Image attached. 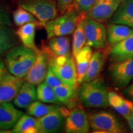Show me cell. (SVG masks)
<instances>
[{"mask_svg":"<svg viewBox=\"0 0 133 133\" xmlns=\"http://www.w3.org/2000/svg\"><path fill=\"white\" fill-rule=\"evenodd\" d=\"M38 51L24 44H17L13 47L6 56V65L9 73L17 77L24 78L35 61Z\"/></svg>","mask_w":133,"mask_h":133,"instance_id":"cell-1","label":"cell"},{"mask_svg":"<svg viewBox=\"0 0 133 133\" xmlns=\"http://www.w3.org/2000/svg\"><path fill=\"white\" fill-rule=\"evenodd\" d=\"M108 91L101 79L82 83L79 97L83 105L89 108H101L109 105Z\"/></svg>","mask_w":133,"mask_h":133,"instance_id":"cell-2","label":"cell"},{"mask_svg":"<svg viewBox=\"0 0 133 133\" xmlns=\"http://www.w3.org/2000/svg\"><path fill=\"white\" fill-rule=\"evenodd\" d=\"M81 14H79L74 8L63 13L61 16L56 17L48 22L45 27L47 37L66 36L74 32Z\"/></svg>","mask_w":133,"mask_h":133,"instance_id":"cell-3","label":"cell"},{"mask_svg":"<svg viewBox=\"0 0 133 133\" xmlns=\"http://www.w3.org/2000/svg\"><path fill=\"white\" fill-rule=\"evenodd\" d=\"M49 66L63 83L77 88L78 85L75 62L71 54L67 56H48Z\"/></svg>","mask_w":133,"mask_h":133,"instance_id":"cell-4","label":"cell"},{"mask_svg":"<svg viewBox=\"0 0 133 133\" xmlns=\"http://www.w3.org/2000/svg\"><path fill=\"white\" fill-rule=\"evenodd\" d=\"M19 5L31 13L43 26L57 15V6L54 0H19Z\"/></svg>","mask_w":133,"mask_h":133,"instance_id":"cell-5","label":"cell"},{"mask_svg":"<svg viewBox=\"0 0 133 133\" xmlns=\"http://www.w3.org/2000/svg\"><path fill=\"white\" fill-rule=\"evenodd\" d=\"M89 126L94 132L120 133L124 132L123 126L112 113L102 111L88 115Z\"/></svg>","mask_w":133,"mask_h":133,"instance_id":"cell-6","label":"cell"},{"mask_svg":"<svg viewBox=\"0 0 133 133\" xmlns=\"http://www.w3.org/2000/svg\"><path fill=\"white\" fill-rule=\"evenodd\" d=\"M84 28L86 45L96 49H104L107 44V32L102 23L86 17Z\"/></svg>","mask_w":133,"mask_h":133,"instance_id":"cell-7","label":"cell"},{"mask_svg":"<svg viewBox=\"0 0 133 133\" xmlns=\"http://www.w3.org/2000/svg\"><path fill=\"white\" fill-rule=\"evenodd\" d=\"M64 129L67 133H87L89 126L88 115L81 107H75L66 115Z\"/></svg>","mask_w":133,"mask_h":133,"instance_id":"cell-8","label":"cell"},{"mask_svg":"<svg viewBox=\"0 0 133 133\" xmlns=\"http://www.w3.org/2000/svg\"><path fill=\"white\" fill-rule=\"evenodd\" d=\"M113 82L119 89L126 88L133 80V58L115 62L109 68Z\"/></svg>","mask_w":133,"mask_h":133,"instance_id":"cell-9","label":"cell"},{"mask_svg":"<svg viewBox=\"0 0 133 133\" xmlns=\"http://www.w3.org/2000/svg\"><path fill=\"white\" fill-rule=\"evenodd\" d=\"M49 61L45 51H39L37 57L24 78L25 81L33 85H39L45 79Z\"/></svg>","mask_w":133,"mask_h":133,"instance_id":"cell-10","label":"cell"},{"mask_svg":"<svg viewBox=\"0 0 133 133\" xmlns=\"http://www.w3.org/2000/svg\"><path fill=\"white\" fill-rule=\"evenodd\" d=\"M123 0H96L92 9L86 17L100 22L111 19Z\"/></svg>","mask_w":133,"mask_h":133,"instance_id":"cell-11","label":"cell"},{"mask_svg":"<svg viewBox=\"0 0 133 133\" xmlns=\"http://www.w3.org/2000/svg\"><path fill=\"white\" fill-rule=\"evenodd\" d=\"M24 79L13 75L7 70L0 80V104L14 100Z\"/></svg>","mask_w":133,"mask_h":133,"instance_id":"cell-12","label":"cell"},{"mask_svg":"<svg viewBox=\"0 0 133 133\" xmlns=\"http://www.w3.org/2000/svg\"><path fill=\"white\" fill-rule=\"evenodd\" d=\"M61 109L36 118L39 133H55L61 131L65 122V116L61 112Z\"/></svg>","mask_w":133,"mask_h":133,"instance_id":"cell-13","label":"cell"},{"mask_svg":"<svg viewBox=\"0 0 133 133\" xmlns=\"http://www.w3.org/2000/svg\"><path fill=\"white\" fill-rule=\"evenodd\" d=\"M23 114L10 102L0 104V129L8 130L13 128Z\"/></svg>","mask_w":133,"mask_h":133,"instance_id":"cell-14","label":"cell"},{"mask_svg":"<svg viewBox=\"0 0 133 133\" xmlns=\"http://www.w3.org/2000/svg\"><path fill=\"white\" fill-rule=\"evenodd\" d=\"M110 57L115 62H123L133 58V33L112 46Z\"/></svg>","mask_w":133,"mask_h":133,"instance_id":"cell-15","label":"cell"},{"mask_svg":"<svg viewBox=\"0 0 133 133\" xmlns=\"http://www.w3.org/2000/svg\"><path fill=\"white\" fill-rule=\"evenodd\" d=\"M37 99L35 85L24 81L14 99V104L21 109H26Z\"/></svg>","mask_w":133,"mask_h":133,"instance_id":"cell-16","label":"cell"},{"mask_svg":"<svg viewBox=\"0 0 133 133\" xmlns=\"http://www.w3.org/2000/svg\"><path fill=\"white\" fill-rule=\"evenodd\" d=\"M113 24L133 26V0H123L111 18Z\"/></svg>","mask_w":133,"mask_h":133,"instance_id":"cell-17","label":"cell"},{"mask_svg":"<svg viewBox=\"0 0 133 133\" xmlns=\"http://www.w3.org/2000/svg\"><path fill=\"white\" fill-rule=\"evenodd\" d=\"M109 105L126 119L128 118L133 111V102L114 91L109 92Z\"/></svg>","mask_w":133,"mask_h":133,"instance_id":"cell-18","label":"cell"},{"mask_svg":"<svg viewBox=\"0 0 133 133\" xmlns=\"http://www.w3.org/2000/svg\"><path fill=\"white\" fill-rule=\"evenodd\" d=\"M38 26H43L40 22H30L19 26L16 33L22 44L31 48L35 51H38L35 42V31Z\"/></svg>","mask_w":133,"mask_h":133,"instance_id":"cell-19","label":"cell"},{"mask_svg":"<svg viewBox=\"0 0 133 133\" xmlns=\"http://www.w3.org/2000/svg\"><path fill=\"white\" fill-rule=\"evenodd\" d=\"M92 55V50L88 45H85L74 56L78 82L81 84L89 66Z\"/></svg>","mask_w":133,"mask_h":133,"instance_id":"cell-20","label":"cell"},{"mask_svg":"<svg viewBox=\"0 0 133 133\" xmlns=\"http://www.w3.org/2000/svg\"><path fill=\"white\" fill-rule=\"evenodd\" d=\"M48 56H63L70 54V39L66 36H54L49 39Z\"/></svg>","mask_w":133,"mask_h":133,"instance_id":"cell-21","label":"cell"},{"mask_svg":"<svg viewBox=\"0 0 133 133\" xmlns=\"http://www.w3.org/2000/svg\"><path fill=\"white\" fill-rule=\"evenodd\" d=\"M107 43L112 47L133 33L131 26L123 24H110L107 30Z\"/></svg>","mask_w":133,"mask_h":133,"instance_id":"cell-22","label":"cell"},{"mask_svg":"<svg viewBox=\"0 0 133 133\" xmlns=\"http://www.w3.org/2000/svg\"><path fill=\"white\" fill-rule=\"evenodd\" d=\"M105 61L106 56L103 52L96 51L92 53L83 82L92 81L98 78L104 68Z\"/></svg>","mask_w":133,"mask_h":133,"instance_id":"cell-23","label":"cell"},{"mask_svg":"<svg viewBox=\"0 0 133 133\" xmlns=\"http://www.w3.org/2000/svg\"><path fill=\"white\" fill-rule=\"evenodd\" d=\"M86 15L84 14H80L75 29L74 31L72 41V53L74 57L84 46L86 45V38L84 28Z\"/></svg>","mask_w":133,"mask_h":133,"instance_id":"cell-24","label":"cell"},{"mask_svg":"<svg viewBox=\"0 0 133 133\" xmlns=\"http://www.w3.org/2000/svg\"><path fill=\"white\" fill-rule=\"evenodd\" d=\"M16 32L10 26H0V56L16 46L18 39Z\"/></svg>","mask_w":133,"mask_h":133,"instance_id":"cell-25","label":"cell"},{"mask_svg":"<svg viewBox=\"0 0 133 133\" xmlns=\"http://www.w3.org/2000/svg\"><path fill=\"white\" fill-rule=\"evenodd\" d=\"M14 133H38L36 118L30 115H23L20 118L12 130Z\"/></svg>","mask_w":133,"mask_h":133,"instance_id":"cell-26","label":"cell"},{"mask_svg":"<svg viewBox=\"0 0 133 133\" xmlns=\"http://www.w3.org/2000/svg\"><path fill=\"white\" fill-rule=\"evenodd\" d=\"M37 99L44 103L52 104H61L55 93L54 89L46 82H43L36 89Z\"/></svg>","mask_w":133,"mask_h":133,"instance_id":"cell-27","label":"cell"},{"mask_svg":"<svg viewBox=\"0 0 133 133\" xmlns=\"http://www.w3.org/2000/svg\"><path fill=\"white\" fill-rule=\"evenodd\" d=\"M26 109L28 114L30 115L39 118L53 111L59 110L61 107L54 105L45 104L41 101H34Z\"/></svg>","mask_w":133,"mask_h":133,"instance_id":"cell-28","label":"cell"},{"mask_svg":"<svg viewBox=\"0 0 133 133\" xmlns=\"http://www.w3.org/2000/svg\"><path fill=\"white\" fill-rule=\"evenodd\" d=\"M53 89L60 103L68 104L74 96L76 88L64 83Z\"/></svg>","mask_w":133,"mask_h":133,"instance_id":"cell-29","label":"cell"},{"mask_svg":"<svg viewBox=\"0 0 133 133\" xmlns=\"http://www.w3.org/2000/svg\"><path fill=\"white\" fill-rule=\"evenodd\" d=\"M12 18L14 24L19 26L30 22H40L31 13L21 6L14 11Z\"/></svg>","mask_w":133,"mask_h":133,"instance_id":"cell-30","label":"cell"},{"mask_svg":"<svg viewBox=\"0 0 133 133\" xmlns=\"http://www.w3.org/2000/svg\"><path fill=\"white\" fill-rule=\"evenodd\" d=\"M96 0H74L73 8L79 14H88L91 11Z\"/></svg>","mask_w":133,"mask_h":133,"instance_id":"cell-31","label":"cell"},{"mask_svg":"<svg viewBox=\"0 0 133 133\" xmlns=\"http://www.w3.org/2000/svg\"><path fill=\"white\" fill-rule=\"evenodd\" d=\"M45 82L51 86V87L55 88L56 86H58L62 84L63 81L59 78V76L54 73V71L52 70L49 66H48L47 73L45 77Z\"/></svg>","mask_w":133,"mask_h":133,"instance_id":"cell-32","label":"cell"},{"mask_svg":"<svg viewBox=\"0 0 133 133\" xmlns=\"http://www.w3.org/2000/svg\"><path fill=\"white\" fill-rule=\"evenodd\" d=\"M4 25H11V18L8 10L0 5V26Z\"/></svg>","mask_w":133,"mask_h":133,"instance_id":"cell-33","label":"cell"},{"mask_svg":"<svg viewBox=\"0 0 133 133\" xmlns=\"http://www.w3.org/2000/svg\"><path fill=\"white\" fill-rule=\"evenodd\" d=\"M74 0H55L58 9L62 14L73 8Z\"/></svg>","mask_w":133,"mask_h":133,"instance_id":"cell-34","label":"cell"},{"mask_svg":"<svg viewBox=\"0 0 133 133\" xmlns=\"http://www.w3.org/2000/svg\"><path fill=\"white\" fill-rule=\"evenodd\" d=\"M124 92H125L126 95L131 99V101L133 102V80L132 82L129 84V86L126 88Z\"/></svg>","mask_w":133,"mask_h":133,"instance_id":"cell-35","label":"cell"},{"mask_svg":"<svg viewBox=\"0 0 133 133\" xmlns=\"http://www.w3.org/2000/svg\"><path fill=\"white\" fill-rule=\"evenodd\" d=\"M6 69L4 65V62L3 60L0 57V80L2 78L3 75L6 72Z\"/></svg>","mask_w":133,"mask_h":133,"instance_id":"cell-36","label":"cell"},{"mask_svg":"<svg viewBox=\"0 0 133 133\" xmlns=\"http://www.w3.org/2000/svg\"><path fill=\"white\" fill-rule=\"evenodd\" d=\"M126 120H127L128 123L129 129H131V132H133V111L131 113L130 116L128 117V118L126 119Z\"/></svg>","mask_w":133,"mask_h":133,"instance_id":"cell-37","label":"cell"},{"mask_svg":"<svg viewBox=\"0 0 133 133\" xmlns=\"http://www.w3.org/2000/svg\"><path fill=\"white\" fill-rule=\"evenodd\" d=\"M132 27H133V26H132Z\"/></svg>","mask_w":133,"mask_h":133,"instance_id":"cell-38","label":"cell"}]
</instances>
